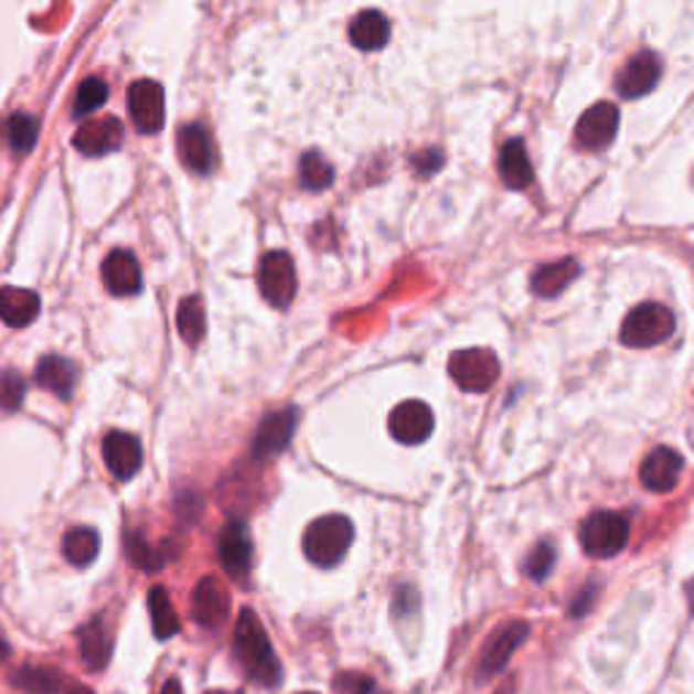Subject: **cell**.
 <instances>
[{"label": "cell", "mask_w": 694, "mask_h": 694, "mask_svg": "<svg viewBox=\"0 0 694 694\" xmlns=\"http://www.w3.org/2000/svg\"><path fill=\"white\" fill-rule=\"evenodd\" d=\"M234 654L253 684L275 690L282 681V664L277 660L275 649H271V640L264 624H260V619L250 608L242 610L239 619H236Z\"/></svg>", "instance_id": "6da1fadb"}, {"label": "cell", "mask_w": 694, "mask_h": 694, "mask_svg": "<svg viewBox=\"0 0 694 694\" xmlns=\"http://www.w3.org/2000/svg\"><path fill=\"white\" fill-rule=\"evenodd\" d=\"M350 543H353V524L348 515H323L305 532V554L318 567L340 565Z\"/></svg>", "instance_id": "7a4b0ae2"}, {"label": "cell", "mask_w": 694, "mask_h": 694, "mask_svg": "<svg viewBox=\"0 0 694 694\" xmlns=\"http://www.w3.org/2000/svg\"><path fill=\"white\" fill-rule=\"evenodd\" d=\"M580 545L595 559H610L621 554L630 540V521L627 515L613 513V510H597L580 524Z\"/></svg>", "instance_id": "3957f363"}, {"label": "cell", "mask_w": 694, "mask_h": 694, "mask_svg": "<svg viewBox=\"0 0 694 694\" xmlns=\"http://www.w3.org/2000/svg\"><path fill=\"white\" fill-rule=\"evenodd\" d=\"M675 331V318L668 307L654 305H640L627 316L624 325H621V342L627 348H656L662 342H668Z\"/></svg>", "instance_id": "277c9868"}, {"label": "cell", "mask_w": 694, "mask_h": 694, "mask_svg": "<svg viewBox=\"0 0 694 694\" xmlns=\"http://www.w3.org/2000/svg\"><path fill=\"white\" fill-rule=\"evenodd\" d=\"M448 372L461 391L483 394V391H489L491 385L497 383V377H500V361H497V355L485 348L459 350V353L450 355Z\"/></svg>", "instance_id": "5b68a950"}, {"label": "cell", "mask_w": 694, "mask_h": 694, "mask_svg": "<svg viewBox=\"0 0 694 694\" xmlns=\"http://www.w3.org/2000/svg\"><path fill=\"white\" fill-rule=\"evenodd\" d=\"M258 288L264 299L277 310L290 307L296 296V266L293 258L282 250H271L264 255L258 266Z\"/></svg>", "instance_id": "8992f818"}, {"label": "cell", "mask_w": 694, "mask_h": 694, "mask_svg": "<svg viewBox=\"0 0 694 694\" xmlns=\"http://www.w3.org/2000/svg\"><path fill=\"white\" fill-rule=\"evenodd\" d=\"M128 115L139 134H160L166 126V93L158 82L139 79L128 87Z\"/></svg>", "instance_id": "52a82bcc"}, {"label": "cell", "mask_w": 694, "mask_h": 694, "mask_svg": "<svg viewBox=\"0 0 694 694\" xmlns=\"http://www.w3.org/2000/svg\"><path fill=\"white\" fill-rule=\"evenodd\" d=\"M530 632H532L530 621L515 619L502 624L500 630L491 634V638L485 640L483 651H480L478 662L480 679H494V675H500L502 670H505V664L510 662V656L515 654V649L530 638Z\"/></svg>", "instance_id": "ba28073f"}, {"label": "cell", "mask_w": 694, "mask_h": 694, "mask_svg": "<svg viewBox=\"0 0 694 694\" xmlns=\"http://www.w3.org/2000/svg\"><path fill=\"white\" fill-rule=\"evenodd\" d=\"M296 426H299V410L296 407H282V410L264 415L253 437V459L266 461L280 456L293 440Z\"/></svg>", "instance_id": "9c48e42d"}, {"label": "cell", "mask_w": 694, "mask_h": 694, "mask_svg": "<svg viewBox=\"0 0 694 694\" xmlns=\"http://www.w3.org/2000/svg\"><path fill=\"white\" fill-rule=\"evenodd\" d=\"M231 613V595L217 575H204L193 589V619L204 630H221Z\"/></svg>", "instance_id": "30bf717a"}, {"label": "cell", "mask_w": 694, "mask_h": 694, "mask_svg": "<svg viewBox=\"0 0 694 694\" xmlns=\"http://www.w3.org/2000/svg\"><path fill=\"white\" fill-rule=\"evenodd\" d=\"M177 152H180L182 166L188 171H193V174L206 177L215 171V141H212V134L201 122H190V126L180 128V134H177Z\"/></svg>", "instance_id": "8fae6325"}, {"label": "cell", "mask_w": 694, "mask_h": 694, "mask_svg": "<svg viewBox=\"0 0 694 694\" xmlns=\"http://www.w3.org/2000/svg\"><path fill=\"white\" fill-rule=\"evenodd\" d=\"M221 562H223L225 573H228L234 580H242V584H245V580L250 578L253 537L242 519H234L225 524V530L221 535Z\"/></svg>", "instance_id": "7c38bea8"}, {"label": "cell", "mask_w": 694, "mask_h": 694, "mask_svg": "<svg viewBox=\"0 0 694 694\" xmlns=\"http://www.w3.org/2000/svg\"><path fill=\"white\" fill-rule=\"evenodd\" d=\"M122 139H126V128H122L117 117H98V120L82 122L79 130L74 134V147L82 156L100 158L120 150Z\"/></svg>", "instance_id": "4fadbf2b"}, {"label": "cell", "mask_w": 694, "mask_h": 694, "mask_svg": "<svg viewBox=\"0 0 694 694\" xmlns=\"http://www.w3.org/2000/svg\"><path fill=\"white\" fill-rule=\"evenodd\" d=\"M388 429L394 440H399L402 445H420L429 440V435L435 431V415H431V407L424 405V402H402L391 413Z\"/></svg>", "instance_id": "5bb4252c"}, {"label": "cell", "mask_w": 694, "mask_h": 694, "mask_svg": "<svg viewBox=\"0 0 694 694\" xmlns=\"http://www.w3.org/2000/svg\"><path fill=\"white\" fill-rule=\"evenodd\" d=\"M662 76V61L654 55V52L643 50L632 57L624 68L616 76V90H619L621 98H643L656 87Z\"/></svg>", "instance_id": "9a60e30c"}, {"label": "cell", "mask_w": 694, "mask_h": 694, "mask_svg": "<svg viewBox=\"0 0 694 694\" xmlns=\"http://www.w3.org/2000/svg\"><path fill=\"white\" fill-rule=\"evenodd\" d=\"M616 134H619V109L608 100L584 111L575 128V139L584 150H605L616 139Z\"/></svg>", "instance_id": "2e32d148"}, {"label": "cell", "mask_w": 694, "mask_h": 694, "mask_svg": "<svg viewBox=\"0 0 694 694\" xmlns=\"http://www.w3.org/2000/svg\"><path fill=\"white\" fill-rule=\"evenodd\" d=\"M104 461L117 480H122V483L134 480L145 465V450H141L139 437L128 435V431H109L104 437Z\"/></svg>", "instance_id": "e0dca14e"}, {"label": "cell", "mask_w": 694, "mask_h": 694, "mask_svg": "<svg viewBox=\"0 0 694 694\" xmlns=\"http://www.w3.org/2000/svg\"><path fill=\"white\" fill-rule=\"evenodd\" d=\"M100 275H104V285L111 296L117 299H126V296H136L141 290V266L130 250H111L100 264Z\"/></svg>", "instance_id": "ac0fdd59"}, {"label": "cell", "mask_w": 694, "mask_h": 694, "mask_svg": "<svg viewBox=\"0 0 694 694\" xmlns=\"http://www.w3.org/2000/svg\"><path fill=\"white\" fill-rule=\"evenodd\" d=\"M681 472H684V459L673 448H656L645 456L640 467V483L656 494H670L679 485Z\"/></svg>", "instance_id": "d6986e66"}, {"label": "cell", "mask_w": 694, "mask_h": 694, "mask_svg": "<svg viewBox=\"0 0 694 694\" xmlns=\"http://www.w3.org/2000/svg\"><path fill=\"white\" fill-rule=\"evenodd\" d=\"M33 380L41 385V388H46L50 394H55L57 399L68 402L71 396H74L76 380H79V370H76L74 361L65 359V355H44V359L35 364Z\"/></svg>", "instance_id": "ffe728a7"}, {"label": "cell", "mask_w": 694, "mask_h": 694, "mask_svg": "<svg viewBox=\"0 0 694 694\" xmlns=\"http://www.w3.org/2000/svg\"><path fill=\"white\" fill-rule=\"evenodd\" d=\"M76 643H79V654L82 662L93 670V673H100L111 660V634L109 627H106L104 616H93L90 621L79 627L76 632Z\"/></svg>", "instance_id": "44dd1931"}, {"label": "cell", "mask_w": 694, "mask_h": 694, "mask_svg": "<svg viewBox=\"0 0 694 694\" xmlns=\"http://www.w3.org/2000/svg\"><path fill=\"white\" fill-rule=\"evenodd\" d=\"M41 312V299L39 293L28 288H14V285H6L0 288V320H3L9 329H25L31 325Z\"/></svg>", "instance_id": "7402d4cb"}, {"label": "cell", "mask_w": 694, "mask_h": 694, "mask_svg": "<svg viewBox=\"0 0 694 694\" xmlns=\"http://www.w3.org/2000/svg\"><path fill=\"white\" fill-rule=\"evenodd\" d=\"M388 35H391L388 17L380 14L375 9L361 11V14L350 22V41H353V46H359L361 52L383 50V46L388 44Z\"/></svg>", "instance_id": "603a6c76"}, {"label": "cell", "mask_w": 694, "mask_h": 694, "mask_svg": "<svg viewBox=\"0 0 694 694\" xmlns=\"http://www.w3.org/2000/svg\"><path fill=\"white\" fill-rule=\"evenodd\" d=\"M580 275V264L575 258L556 260V264H545L532 275V293H537L540 299H554L562 290L567 288L575 277Z\"/></svg>", "instance_id": "cb8c5ba5"}, {"label": "cell", "mask_w": 694, "mask_h": 694, "mask_svg": "<svg viewBox=\"0 0 694 694\" xmlns=\"http://www.w3.org/2000/svg\"><path fill=\"white\" fill-rule=\"evenodd\" d=\"M500 177L502 182H505V188L510 190H524L532 185V180H535V171H532L530 156H526V147L521 139H510L508 145L502 147Z\"/></svg>", "instance_id": "d4e9b609"}, {"label": "cell", "mask_w": 694, "mask_h": 694, "mask_svg": "<svg viewBox=\"0 0 694 694\" xmlns=\"http://www.w3.org/2000/svg\"><path fill=\"white\" fill-rule=\"evenodd\" d=\"M11 686L22 690L25 694H63L68 681L57 670L41 668V664H22L20 670L11 673Z\"/></svg>", "instance_id": "484cf974"}, {"label": "cell", "mask_w": 694, "mask_h": 694, "mask_svg": "<svg viewBox=\"0 0 694 694\" xmlns=\"http://www.w3.org/2000/svg\"><path fill=\"white\" fill-rule=\"evenodd\" d=\"M147 608H150L152 632L158 640H171L174 634H180V616H177L169 591L163 586H152L147 591Z\"/></svg>", "instance_id": "4316f807"}, {"label": "cell", "mask_w": 694, "mask_h": 694, "mask_svg": "<svg viewBox=\"0 0 694 694\" xmlns=\"http://www.w3.org/2000/svg\"><path fill=\"white\" fill-rule=\"evenodd\" d=\"M100 537L93 526H74L63 537V556L74 567H90L98 559Z\"/></svg>", "instance_id": "83f0119b"}, {"label": "cell", "mask_w": 694, "mask_h": 694, "mask_svg": "<svg viewBox=\"0 0 694 694\" xmlns=\"http://www.w3.org/2000/svg\"><path fill=\"white\" fill-rule=\"evenodd\" d=\"M177 329H180V337L190 348H195L204 340L206 312L201 296H188V299L180 301V307H177Z\"/></svg>", "instance_id": "f1b7e54d"}, {"label": "cell", "mask_w": 694, "mask_h": 694, "mask_svg": "<svg viewBox=\"0 0 694 694\" xmlns=\"http://www.w3.org/2000/svg\"><path fill=\"white\" fill-rule=\"evenodd\" d=\"M299 180L307 190H312V193H320V190H325L331 185V182H334V166H331L329 160L320 156L318 150L305 152V156H301V163H299Z\"/></svg>", "instance_id": "f546056e"}, {"label": "cell", "mask_w": 694, "mask_h": 694, "mask_svg": "<svg viewBox=\"0 0 694 694\" xmlns=\"http://www.w3.org/2000/svg\"><path fill=\"white\" fill-rule=\"evenodd\" d=\"M6 139H9L11 152H17V156L31 152L35 147V139H39V122H35V117L25 115V111L11 115L9 122H6Z\"/></svg>", "instance_id": "4dcf8cb0"}, {"label": "cell", "mask_w": 694, "mask_h": 694, "mask_svg": "<svg viewBox=\"0 0 694 694\" xmlns=\"http://www.w3.org/2000/svg\"><path fill=\"white\" fill-rule=\"evenodd\" d=\"M126 554H128V559L134 562L139 569H145V573H158V569H163L166 565L163 551L152 548V545L145 540V535L136 530L126 532Z\"/></svg>", "instance_id": "1f68e13d"}, {"label": "cell", "mask_w": 694, "mask_h": 694, "mask_svg": "<svg viewBox=\"0 0 694 694\" xmlns=\"http://www.w3.org/2000/svg\"><path fill=\"white\" fill-rule=\"evenodd\" d=\"M106 98H109V87H106L104 79L93 76V79L82 82L79 90H76L71 115H74V120H85V117H90L93 111H98L106 104Z\"/></svg>", "instance_id": "d6a6232c"}, {"label": "cell", "mask_w": 694, "mask_h": 694, "mask_svg": "<svg viewBox=\"0 0 694 694\" xmlns=\"http://www.w3.org/2000/svg\"><path fill=\"white\" fill-rule=\"evenodd\" d=\"M25 399V380L17 370H0V410L14 413Z\"/></svg>", "instance_id": "836d02e7"}, {"label": "cell", "mask_w": 694, "mask_h": 694, "mask_svg": "<svg viewBox=\"0 0 694 694\" xmlns=\"http://www.w3.org/2000/svg\"><path fill=\"white\" fill-rule=\"evenodd\" d=\"M554 567V548L548 543H540L535 551H532L530 562H526V573L535 580H545V575Z\"/></svg>", "instance_id": "e575fe53"}, {"label": "cell", "mask_w": 694, "mask_h": 694, "mask_svg": "<svg viewBox=\"0 0 694 694\" xmlns=\"http://www.w3.org/2000/svg\"><path fill=\"white\" fill-rule=\"evenodd\" d=\"M334 692L337 694H370L372 692V679L361 673H340L334 679Z\"/></svg>", "instance_id": "d590c367"}, {"label": "cell", "mask_w": 694, "mask_h": 694, "mask_svg": "<svg viewBox=\"0 0 694 694\" xmlns=\"http://www.w3.org/2000/svg\"><path fill=\"white\" fill-rule=\"evenodd\" d=\"M442 163H445L442 152H437V150H426V152H420V156L413 158L415 171H418V174H426V177L435 174V171L440 169Z\"/></svg>", "instance_id": "8d00e7d4"}, {"label": "cell", "mask_w": 694, "mask_h": 694, "mask_svg": "<svg viewBox=\"0 0 694 694\" xmlns=\"http://www.w3.org/2000/svg\"><path fill=\"white\" fill-rule=\"evenodd\" d=\"M595 595H597L595 589H586V591H584V597H580L578 602H573V608H569V613H573V616H584L586 610H589L591 600H595Z\"/></svg>", "instance_id": "74e56055"}, {"label": "cell", "mask_w": 694, "mask_h": 694, "mask_svg": "<svg viewBox=\"0 0 694 694\" xmlns=\"http://www.w3.org/2000/svg\"><path fill=\"white\" fill-rule=\"evenodd\" d=\"M160 694H182V684L177 679H169L163 684V692H160Z\"/></svg>", "instance_id": "f35d334b"}, {"label": "cell", "mask_w": 694, "mask_h": 694, "mask_svg": "<svg viewBox=\"0 0 694 694\" xmlns=\"http://www.w3.org/2000/svg\"><path fill=\"white\" fill-rule=\"evenodd\" d=\"M63 694H93V690H87V686L76 684V681H68V686H65Z\"/></svg>", "instance_id": "ab89813d"}, {"label": "cell", "mask_w": 694, "mask_h": 694, "mask_svg": "<svg viewBox=\"0 0 694 694\" xmlns=\"http://www.w3.org/2000/svg\"><path fill=\"white\" fill-rule=\"evenodd\" d=\"M9 654H11V645H9V640L3 638V634H0V664H3L6 660H9Z\"/></svg>", "instance_id": "60d3db41"}, {"label": "cell", "mask_w": 694, "mask_h": 694, "mask_svg": "<svg viewBox=\"0 0 694 694\" xmlns=\"http://www.w3.org/2000/svg\"><path fill=\"white\" fill-rule=\"evenodd\" d=\"M684 589H686V600H690V608H692V613H694V578L684 586Z\"/></svg>", "instance_id": "b9f144b4"}, {"label": "cell", "mask_w": 694, "mask_h": 694, "mask_svg": "<svg viewBox=\"0 0 694 694\" xmlns=\"http://www.w3.org/2000/svg\"><path fill=\"white\" fill-rule=\"evenodd\" d=\"M206 694H242V692H228V690H212V692H206Z\"/></svg>", "instance_id": "7bdbcfd3"}, {"label": "cell", "mask_w": 694, "mask_h": 694, "mask_svg": "<svg viewBox=\"0 0 694 694\" xmlns=\"http://www.w3.org/2000/svg\"><path fill=\"white\" fill-rule=\"evenodd\" d=\"M301 694H312V692H301Z\"/></svg>", "instance_id": "ee69618b"}]
</instances>
